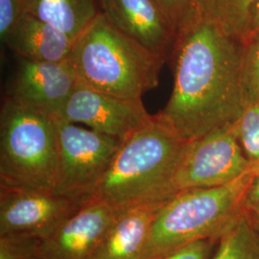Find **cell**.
<instances>
[{
	"label": "cell",
	"mask_w": 259,
	"mask_h": 259,
	"mask_svg": "<svg viewBox=\"0 0 259 259\" xmlns=\"http://www.w3.org/2000/svg\"><path fill=\"white\" fill-rule=\"evenodd\" d=\"M69 59L79 83L129 99H142L157 88L165 62L113 27L101 13L75 38Z\"/></svg>",
	"instance_id": "cell-3"
},
{
	"label": "cell",
	"mask_w": 259,
	"mask_h": 259,
	"mask_svg": "<svg viewBox=\"0 0 259 259\" xmlns=\"http://www.w3.org/2000/svg\"><path fill=\"white\" fill-rule=\"evenodd\" d=\"M58 169L55 117L5 97L0 111V186L53 191Z\"/></svg>",
	"instance_id": "cell-5"
},
{
	"label": "cell",
	"mask_w": 259,
	"mask_h": 259,
	"mask_svg": "<svg viewBox=\"0 0 259 259\" xmlns=\"http://www.w3.org/2000/svg\"><path fill=\"white\" fill-rule=\"evenodd\" d=\"M78 83L70 59L42 62L19 58L10 90L17 102L56 117Z\"/></svg>",
	"instance_id": "cell-10"
},
{
	"label": "cell",
	"mask_w": 259,
	"mask_h": 259,
	"mask_svg": "<svg viewBox=\"0 0 259 259\" xmlns=\"http://www.w3.org/2000/svg\"><path fill=\"white\" fill-rule=\"evenodd\" d=\"M160 8L166 14L167 17L171 20L176 28H179L185 22L189 11L190 0H155Z\"/></svg>",
	"instance_id": "cell-23"
},
{
	"label": "cell",
	"mask_w": 259,
	"mask_h": 259,
	"mask_svg": "<svg viewBox=\"0 0 259 259\" xmlns=\"http://www.w3.org/2000/svg\"><path fill=\"white\" fill-rule=\"evenodd\" d=\"M211 259H259V231L243 213L220 237Z\"/></svg>",
	"instance_id": "cell-17"
},
{
	"label": "cell",
	"mask_w": 259,
	"mask_h": 259,
	"mask_svg": "<svg viewBox=\"0 0 259 259\" xmlns=\"http://www.w3.org/2000/svg\"><path fill=\"white\" fill-rule=\"evenodd\" d=\"M83 204L52 190L0 186V236L47 237Z\"/></svg>",
	"instance_id": "cell-8"
},
{
	"label": "cell",
	"mask_w": 259,
	"mask_h": 259,
	"mask_svg": "<svg viewBox=\"0 0 259 259\" xmlns=\"http://www.w3.org/2000/svg\"><path fill=\"white\" fill-rule=\"evenodd\" d=\"M259 164L227 185L182 190L159 208L140 259H153L193 241L220 238L246 211Z\"/></svg>",
	"instance_id": "cell-4"
},
{
	"label": "cell",
	"mask_w": 259,
	"mask_h": 259,
	"mask_svg": "<svg viewBox=\"0 0 259 259\" xmlns=\"http://www.w3.org/2000/svg\"><path fill=\"white\" fill-rule=\"evenodd\" d=\"M259 26V0L256 1L254 8L252 11V18H251V26H250V32Z\"/></svg>",
	"instance_id": "cell-26"
},
{
	"label": "cell",
	"mask_w": 259,
	"mask_h": 259,
	"mask_svg": "<svg viewBox=\"0 0 259 259\" xmlns=\"http://www.w3.org/2000/svg\"><path fill=\"white\" fill-rule=\"evenodd\" d=\"M97 2L98 0H24L23 12L47 21L75 40L100 14Z\"/></svg>",
	"instance_id": "cell-16"
},
{
	"label": "cell",
	"mask_w": 259,
	"mask_h": 259,
	"mask_svg": "<svg viewBox=\"0 0 259 259\" xmlns=\"http://www.w3.org/2000/svg\"><path fill=\"white\" fill-rule=\"evenodd\" d=\"M74 39L45 20L23 13L6 46L18 58L62 62L70 58Z\"/></svg>",
	"instance_id": "cell-14"
},
{
	"label": "cell",
	"mask_w": 259,
	"mask_h": 259,
	"mask_svg": "<svg viewBox=\"0 0 259 259\" xmlns=\"http://www.w3.org/2000/svg\"><path fill=\"white\" fill-rule=\"evenodd\" d=\"M24 0H0V39L6 46L23 15Z\"/></svg>",
	"instance_id": "cell-22"
},
{
	"label": "cell",
	"mask_w": 259,
	"mask_h": 259,
	"mask_svg": "<svg viewBox=\"0 0 259 259\" xmlns=\"http://www.w3.org/2000/svg\"><path fill=\"white\" fill-rule=\"evenodd\" d=\"M56 120L59 169L53 191L85 204L92 199L122 139L58 118Z\"/></svg>",
	"instance_id": "cell-6"
},
{
	"label": "cell",
	"mask_w": 259,
	"mask_h": 259,
	"mask_svg": "<svg viewBox=\"0 0 259 259\" xmlns=\"http://www.w3.org/2000/svg\"><path fill=\"white\" fill-rule=\"evenodd\" d=\"M163 204H143L117 211L92 259H140L152 223Z\"/></svg>",
	"instance_id": "cell-13"
},
{
	"label": "cell",
	"mask_w": 259,
	"mask_h": 259,
	"mask_svg": "<svg viewBox=\"0 0 259 259\" xmlns=\"http://www.w3.org/2000/svg\"><path fill=\"white\" fill-rule=\"evenodd\" d=\"M257 164L246 157L231 125L187 142L174 185L178 192L227 185Z\"/></svg>",
	"instance_id": "cell-7"
},
{
	"label": "cell",
	"mask_w": 259,
	"mask_h": 259,
	"mask_svg": "<svg viewBox=\"0 0 259 259\" xmlns=\"http://www.w3.org/2000/svg\"><path fill=\"white\" fill-rule=\"evenodd\" d=\"M233 129L246 157L259 163V104L248 106Z\"/></svg>",
	"instance_id": "cell-19"
},
{
	"label": "cell",
	"mask_w": 259,
	"mask_h": 259,
	"mask_svg": "<svg viewBox=\"0 0 259 259\" xmlns=\"http://www.w3.org/2000/svg\"><path fill=\"white\" fill-rule=\"evenodd\" d=\"M175 42L173 90L157 119L186 142L233 125L248 107L241 41L211 23L186 19Z\"/></svg>",
	"instance_id": "cell-1"
},
{
	"label": "cell",
	"mask_w": 259,
	"mask_h": 259,
	"mask_svg": "<svg viewBox=\"0 0 259 259\" xmlns=\"http://www.w3.org/2000/svg\"><path fill=\"white\" fill-rule=\"evenodd\" d=\"M259 199V172L257 173V175L255 176V178L253 179L252 181V184L250 185V190L248 192L247 195V199H246V204H245V207L247 204H250L252 202H255L256 200Z\"/></svg>",
	"instance_id": "cell-24"
},
{
	"label": "cell",
	"mask_w": 259,
	"mask_h": 259,
	"mask_svg": "<svg viewBox=\"0 0 259 259\" xmlns=\"http://www.w3.org/2000/svg\"><path fill=\"white\" fill-rule=\"evenodd\" d=\"M153 117L142 99L122 98L77 83L56 118L82 124L95 132L126 139Z\"/></svg>",
	"instance_id": "cell-9"
},
{
	"label": "cell",
	"mask_w": 259,
	"mask_h": 259,
	"mask_svg": "<svg viewBox=\"0 0 259 259\" xmlns=\"http://www.w3.org/2000/svg\"><path fill=\"white\" fill-rule=\"evenodd\" d=\"M116 213L91 199L55 232L38 238L30 259H92Z\"/></svg>",
	"instance_id": "cell-11"
},
{
	"label": "cell",
	"mask_w": 259,
	"mask_h": 259,
	"mask_svg": "<svg viewBox=\"0 0 259 259\" xmlns=\"http://www.w3.org/2000/svg\"><path fill=\"white\" fill-rule=\"evenodd\" d=\"M111 25L149 51L166 58L177 30L155 0H98Z\"/></svg>",
	"instance_id": "cell-12"
},
{
	"label": "cell",
	"mask_w": 259,
	"mask_h": 259,
	"mask_svg": "<svg viewBox=\"0 0 259 259\" xmlns=\"http://www.w3.org/2000/svg\"><path fill=\"white\" fill-rule=\"evenodd\" d=\"M186 144L154 114L122 140L92 199L116 212L165 203L178 192L174 177Z\"/></svg>",
	"instance_id": "cell-2"
},
{
	"label": "cell",
	"mask_w": 259,
	"mask_h": 259,
	"mask_svg": "<svg viewBox=\"0 0 259 259\" xmlns=\"http://www.w3.org/2000/svg\"><path fill=\"white\" fill-rule=\"evenodd\" d=\"M246 211L249 213L251 220L254 223L255 227L259 231V199L255 202L246 205Z\"/></svg>",
	"instance_id": "cell-25"
},
{
	"label": "cell",
	"mask_w": 259,
	"mask_h": 259,
	"mask_svg": "<svg viewBox=\"0 0 259 259\" xmlns=\"http://www.w3.org/2000/svg\"><path fill=\"white\" fill-rule=\"evenodd\" d=\"M220 238L193 241L153 259H211Z\"/></svg>",
	"instance_id": "cell-20"
},
{
	"label": "cell",
	"mask_w": 259,
	"mask_h": 259,
	"mask_svg": "<svg viewBox=\"0 0 259 259\" xmlns=\"http://www.w3.org/2000/svg\"><path fill=\"white\" fill-rule=\"evenodd\" d=\"M242 79L248 106L259 104V26L242 42Z\"/></svg>",
	"instance_id": "cell-18"
},
{
	"label": "cell",
	"mask_w": 259,
	"mask_h": 259,
	"mask_svg": "<svg viewBox=\"0 0 259 259\" xmlns=\"http://www.w3.org/2000/svg\"><path fill=\"white\" fill-rule=\"evenodd\" d=\"M38 238L27 235L0 236V259H30Z\"/></svg>",
	"instance_id": "cell-21"
},
{
	"label": "cell",
	"mask_w": 259,
	"mask_h": 259,
	"mask_svg": "<svg viewBox=\"0 0 259 259\" xmlns=\"http://www.w3.org/2000/svg\"><path fill=\"white\" fill-rule=\"evenodd\" d=\"M256 1L190 0L186 19L211 23L242 42L250 33L252 11Z\"/></svg>",
	"instance_id": "cell-15"
}]
</instances>
